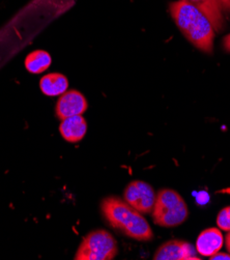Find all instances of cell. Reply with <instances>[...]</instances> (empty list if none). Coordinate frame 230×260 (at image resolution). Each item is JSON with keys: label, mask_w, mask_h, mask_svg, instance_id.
I'll list each match as a JSON object with an SVG mask.
<instances>
[{"label": "cell", "mask_w": 230, "mask_h": 260, "mask_svg": "<svg viewBox=\"0 0 230 260\" xmlns=\"http://www.w3.org/2000/svg\"><path fill=\"white\" fill-rule=\"evenodd\" d=\"M169 12L178 29L192 45L202 52L212 53L215 29L206 15L183 0L171 3Z\"/></svg>", "instance_id": "1"}, {"label": "cell", "mask_w": 230, "mask_h": 260, "mask_svg": "<svg viewBox=\"0 0 230 260\" xmlns=\"http://www.w3.org/2000/svg\"><path fill=\"white\" fill-rule=\"evenodd\" d=\"M101 211L111 227L139 242L153 239V231L142 216L129 203L118 197H107L101 203Z\"/></svg>", "instance_id": "2"}, {"label": "cell", "mask_w": 230, "mask_h": 260, "mask_svg": "<svg viewBox=\"0 0 230 260\" xmlns=\"http://www.w3.org/2000/svg\"><path fill=\"white\" fill-rule=\"evenodd\" d=\"M151 213L155 224L166 228L183 224L189 216L186 201L176 191L171 189L159 191Z\"/></svg>", "instance_id": "3"}, {"label": "cell", "mask_w": 230, "mask_h": 260, "mask_svg": "<svg viewBox=\"0 0 230 260\" xmlns=\"http://www.w3.org/2000/svg\"><path fill=\"white\" fill-rule=\"evenodd\" d=\"M117 242L104 229L89 232L80 243L75 260H112L117 256Z\"/></svg>", "instance_id": "4"}, {"label": "cell", "mask_w": 230, "mask_h": 260, "mask_svg": "<svg viewBox=\"0 0 230 260\" xmlns=\"http://www.w3.org/2000/svg\"><path fill=\"white\" fill-rule=\"evenodd\" d=\"M156 192L152 187L142 180H134L123 191V200L141 214L152 212L156 202Z\"/></svg>", "instance_id": "5"}, {"label": "cell", "mask_w": 230, "mask_h": 260, "mask_svg": "<svg viewBox=\"0 0 230 260\" xmlns=\"http://www.w3.org/2000/svg\"><path fill=\"white\" fill-rule=\"evenodd\" d=\"M88 108L85 96L78 90H67L56 103L55 112L61 120L71 116L83 115Z\"/></svg>", "instance_id": "6"}, {"label": "cell", "mask_w": 230, "mask_h": 260, "mask_svg": "<svg viewBox=\"0 0 230 260\" xmlns=\"http://www.w3.org/2000/svg\"><path fill=\"white\" fill-rule=\"evenodd\" d=\"M196 249L185 241H169L161 245L153 254L155 260H197Z\"/></svg>", "instance_id": "7"}, {"label": "cell", "mask_w": 230, "mask_h": 260, "mask_svg": "<svg viewBox=\"0 0 230 260\" xmlns=\"http://www.w3.org/2000/svg\"><path fill=\"white\" fill-rule=\"evenodd\" d=\"M224 244L223 235L218 228H209L203 230L196 240V251L204 256L211 257L220 252Z\"/></svg>", "instance_id": "8"}, {"label": "cell", "mask_w": 230, "mask_h": 260, "mask_svg": "<svg viewBox=\"0 0 230 260\" xmlns=\"http://www.w3.org/2000/svg\"><path fill=\"white\" fill-rule=\"evenodd\" d=\"M59 132L65 141L70 143H77L85 137L87 132V122L82 115L64 118L60 122Z\"/></svg>", "instance_id": "9"}, {"label": "cell", "mask_w": 230, "mask_h": 260, "mask_svg": "<svg viewBox=\"0 0 230 260\" xmlns=\"http://www.w3.org/2000/svg\"><path fill=\"white\" fill-rule=\"evenodd\" d=\"M199 11H201L213 24L215 31H220L224 27V17L216 0H183Z\"/></svg>", "instance_id": "10"}, {"label": "cell", "mask_w": 230, "mask_h": 260, "mask_svg": "<svg viewBox=\"0 0 230 260\" xmlns=\"http://www.w3.org/2000/svg\"><path fill=\"white\" fill-rule=\"evenodd\" d=\"M68 78L60 73H51L44 76L40 81L42 92L48 96L61 95L68 90Z\"/></svg>", "instance_id": "11"}, {"label": "cell", "mask_w": 230, "mask_h": 260, "mask_svg": "<svg viewBox=\"0 0 230 260\" xmlns=\"http://www.w3.org/2000/svg\"><path fill=\"white\" fill-rule=\"evenodd\" d=\"M51 63H52V57L45 50H36L25 58V68L29 73L36 75L47 71Z\"/></svg>", "instance_id": "12"}, {"label": "cell", "mask_w": 230, "mask_h": 260, "mask_svg": "<svg viewBox=\"0 0 230 260\" xmlns=\"http://www.w3.org/2000/svg\"><path fill=\"white\" fill-rule=\"evenodd\" d=\"M217 225L223 231H230V206H226L218 214Z\"/></svg>", "instance_id": "13"}, {"label": "cell", "mask_w": 230, "mask_h": 260, "mask_svg": "<svg viewBox=\"0 0 230 260\" xmlns=\"http://www.w3.org/2000/svg\"><path fill=\"white\" fill-rule=\"evenodd\" d=\"M216 2L218 3V5L223 13L230 12V0H216Z\"/></svg>", "instance_id": "14"}, {"label": "cell", "mask_w": 230, "mask_h": 260, "mask_svg": "<svg viewBox=\"0 0 230 260\" xmlns=\"http://www.w3.org/2000/svg\"><path fill=\"white\" fill-rule=\"evenodd\" d=\"M210 259H211V260H218V259H221V260H222V259H223V260H230V254L218 252V253H216L215 255L211 256Z\"/></svg>", "instance_id": "15"}, {"label": "cell", "mask_w": 230, "mask_h": 260, "mask_svg": "<svg viewBox=\"0 0 230 260\" xmlns=\"http://www.w3.org/2000/svg\"><path fill=\"white\" fill-rule=\"evenodd\" d=\"M223 47L226 51L230 52V34L228 36H226L223 40Z\"/></svg>", "instance_id": "16"}, {"label": "cell", "mask_w": 230, "mask_h": 260, "mask_svg": "<svg viewBox=\"0 0 230 260\" xmlns=\"http://www.w3.org/2000/svg\"><path fill=\"white\" fill-rule=\"evenodd\" d=\"M225 245H226V249H227L228 252L230 253V231H229V233H227V236H226Z\"/></svg>", "instance_id": "17"}]
</instances>
